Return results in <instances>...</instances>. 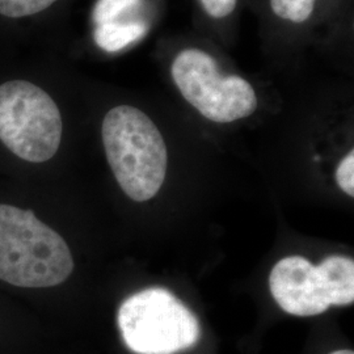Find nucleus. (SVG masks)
<instances>
[{
	"instance_id": "obj_9",
	"label": "nucleus",
	"mask_w": 354,
	"mask_h": 354,
	"mask_svg": "<svg viewBox=\"0 0 354 354\" xmlns=\"http://www.w3.org/2000/svg\"><path fill=\"white\" fill-rule=\"evenodd\" d=\"M272 11L283 20L304 23L315 7V0H270Z\"/></svg>"
},
{
	"instance_id": "obj_4",
	"label": "nucleus",
	"mask_w": 354,
	"mask_h": 354,
	"mask_svg": "<svg viewBox=\"0 0 354 354\" xmlns=\"http://www.w3.org/2000/svg\"><path fill=\"white\" fill-rule=\"evenodd\" d=\"M127 348L137 354H175L201 337L198 319L171 291L152 288L129 297L117 315Z\"/></svg>"
},
{
	"instance_id": "obj_12",
	"label": "nucleus",
	"mask_w": 354,
	"mask_h": 354,
	"mask_svg": "<svg viewBox=\"0 0 354 354\" xmlns=\"http://www.w3.org/2000/svg\"><path fill=\"white\" fill-rule=\"evenodd\" d=\"M203 10L214 19H223L234 12L236 0H200Z\"/></svg>"
},
{
	"instance_id": "obj_3",
	"label": "nucleus",
	"mask_w": 354,
	"mask_h": 354,
	"mask_svg": "<svg viewBox=\"0 0 354 354\" xmlns=\"http://www.w3.org/2000/svg\"><path fill=\"white\" fill-rule=\"evenodd\" d=\"M64 122L45 89L26 79L0 84V142L15 156L45 163L58 152Z\"/></svg>"
},
{
	"instance_id": "obj_5",
	"label": "nucleus",
	"mask_w": 354,
	"mask_h": 354,
	"mask_svg": "<svg viewBox=\"0 0 354 354\" xmlns=\"http://www.w3.org/2000/svg\"><path fill=\"white\" fill-rule=\"evenodd\" d=\"M269 288L288 314L314 317L330 306L354 301V263L344 256H329L320 266L302 256H289L273 266Z\"/></svg>"
},
{
	"instance_id": "obj_6",
	"label": "nucleus",
	"mask_w": 354,
	"mask_h": 354,
	"mask_svg": "<svg viewBox=\"0 0 354 354\" xmlns=\"http://www.w3.org/2000/svg\"><path fill=\"white\" fill-rule=\"evenodd\" d=\"M171 74L184 99L213 122H234L250 117L257 108L252 86L241 76L221 75L214 58L206 51H180Z\"/></svg>"
},
{
	"instance_id": "obj_8",
	"label": "nucleus",
	"mask_w": 354,
	"mask_h": 354,
	"mask_svg": "<svg viewBox=\"0 0 354 354\" xmlns=\"http://www.w3.org/2000/svg\"><path fill=\"white\" fill-rule=\"evenodd\" d=\"M58 0H0V16L23 20L49 10Z\"/></svg>"
},
{
	"instance_id": "obj_2",
	"label": "nucleus",
	"mask_w": 354,
	"mask_h": 354,
	"mask_svg": "<svg viewBox=\"0 0 354 354\" xmlns=\"http://www.w3.org/2000/svg\"><path fill=\"white\" fill-rule=\"evenodd\" d=\"M102 143L114 177L137 203L155 197L165 183L168 152L159 129L147 114L118 105L105 114Z\"/></svg>"
},
{
	"instance_id": "obj_11",
	"label": "nucleus",
	"mask_w": 354,
	"mask_h": 354,
	"mask_svg": "<svg viewBox=\"0 0 354 354\" xmlns=\"http://www.w3.org/2000/svg\"><path fill=\"white\" fill-rule=\"evenodd\" d=\"M336 181L339 187L351 197L354 196V151H351L337 167Z\"/></svg>"
},
{
	"instance_id": "obj_10",
	"label": "nucleus",
	"mask_w": 354,
	"mask_h": 354,
	"mask_svg": "<svg viewBox=\"0 0 354 354\" xmlns=\"http://www.w3.org/2000/svg\"><path fill=\"white\" fill-rule=\"evenodd\" d=\"M140 0H100L95 10L96 23L106 24L111 23L115 16L134 8Z\"/></svg>"
},
{
	"instance_id": "obj_1",
	"label": "nucleus",
	"mask_w": 354,
	"mask_h": 354,
	"mask_svg": "<svg viewBox=\"0 0 354 354\" xmlns=\"http://www.w3.org/2000/svg\"><path fill=\"white\" fill-rule=\"evenodd\" d=\"M74 270L64 238L32 210L0 205V279L19 288H53Z\"/></svg>"
},
{
	"instance_id": "obj_7",
	"label": "nucleus",
	"mask_w": 354,
	"mask_h": 354,
	"mask_svg": "<svg viewBox=\"0 0 354 354\" xmlns=\"http://www.w3.org/2000/svg\"><path fill=\"white\" fill-rule=\"evenodd\" d=\"M147 33V26L143 23L114 24L106 23L96 29L95 38L97 45L108 51H117L129 44L140 39Z\"/></svg>"
},
{
	"instance_id": "obj_13",
	"label": "nucleus",
	"mask_w": 354,
	"mask_h": 354,
	"mask_svg": "<svg viewBox=\"0 0 354 354\" xmlns=\"http://www.w3.org/2000/svg\"><path fill=\"white\" fill-rule=\"evenodd\" d=\"M330 354H354L353 351H349V349H342V351H336V352H332Z\"/></svg>"
}]
</instances>
